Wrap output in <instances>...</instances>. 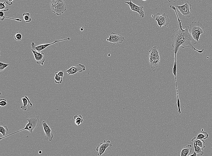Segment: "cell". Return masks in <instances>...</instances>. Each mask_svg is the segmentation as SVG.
I'll return each instance as SVG.
<instances>
[{
  "instance_id": "24",
  "label": "cell",
  "mask_w": 212,
  "mask_h": 156,
  "mask_svg": "<svg viewBox=\"0 0 212 156\" xmlns=\"http://www.w3.org/2000/svg\"><path fill=\"white\" fill-rule=\"evenodd\" d=\"M23 17L24 20L27 23H29L32 20V19L30 17V14L29 13H23Z\"/></svg>"
},
{
  "instance_id": "33",
  "label": "cell",
  "mask_w": 212,
  "mask_h": 156,
  "mask_svg": "<svg viewBox=\"0 0 212 156\" xmlns=\"http://www.w3.org/2000/svg\"><path fill=\"white\" fill-rule=\"evenodd\" d=\"M84 27H82L81 28V29H80V30L81 31H83L84 30Z\"/></svg>"
},
{
  "instance_id": "22",
  "label": "cell",
  "mask_w": 212,
  "mask_h": 156,
  "mask_svg": "<svg viewBox=\"0 0 212 156\" xmlns=\"http://www.w3.org/2000/svg\"><path fill=\"white\" fill-rule=\"evenodd\" d=\"M55 82L57 84H61L63 81V77H60L58 74V72H56L55 73Z\"/></svg>"
},
{
  "instance_id": "13",
  "label": "cell",
  "mask_w": 212,
  "mask_h": 156,
  "mask_svg": "<svg viewBox=\"0 0 212 156\" xmlns=\"http://www.w3.org/2000/svg\"><path fill=\"white\" fill-rule=\"evenodd\" d=\"M112 146V145L110 144V140H108L106 141L104 140L103 142L100 144L96 148V151L99 152L98 155L101 156L105 153L106 150L108 147Z\"/></svg>"
},
{
  "instance_id": "30",
  "label": "cell",
  "mask_w": 212,
  "mask_h": 156,
  "mask_svg": "<svg viewBox=\"0 0 212 156\" xmlns=\"http://www.w3.org/2000/svg\"><path fill=\"white\" fill-rule=\"evenodd\" d=\"M58 74L59 76L60 77L63 78L64 76V73L63 71H61L58 72Z\"/></svg>"
},
{
  "instance_id": "36",
  "label": "cell",
  "mask_w": 212,
  "mask_h": 156,
  "mask_svg": "<svg viewBox=\"0 0 212 156\" xmlns=\"http://www.w3.org/2000/svg\"><path fill=\"white\" fill-rule=\"evenodd\" d=\"M142 1H147V0H142Z\"/></svg>"
},
{
  "instance_id": "12",
  "label": "cell",
  "mask_w": 212,
  "mask_h": 156,
  "mask_svg": "<svg viewBox=\"0 0 212 156\" xmlns=\"http://www.w3.org/2000/svg\"><path fill=\"white\" fill-rule=\"evenodd\" d=\"M86 67L84 65L81 64L72 66L65 72L67 73L68 76L74 75L77 73L85 71Z\"/></svg>"
},
{
  "instance_id": "21",
  "label": "cell",
  "mask_w": 212,
  "mask_h": 156,
  "mask_svg": "<svg viewBox=\"0 0 212 156\" xmlns=\"http://www.w3.org/2000/svg\"><path fill=\"white\" fill-rule=\"evenodd\" d=\"M8 129L6 125H1L0 127V132L2 134L3 137L6 136L8 133Z\"/></svg>"
},
{
  "instance_id": "15",
  "label": "cell",
  "mask_w": 212,
  "mask_h": 156,
  "mask_svg": "<svg viewBox=\"0 0 212 156\" xmlns=\"http://www.w3.org/2000/svg\"><path fill=\"white\" fill-rule=\"evenodd\" d=\"M23 105L21 106L20 108L23 110L26 111L28 106V103L30 104V107L32 108L33 106L32 103L30 102L29 99L27 96H25V97L21 98Z\"/></svg>"
},
{
  "instance_id": "3",
  "label": "cell",
  "mask_w": 212,
  "mask_h": 156,
  "mask_svg": "<svg viewBox=\"0 0 212 156\" xmlns=\"http://www.w3.org/2000/svg\"><path fill=\"white\" fill-rule=\"evenodd\" d=\"M26 120L28 121V123L26 124L25 127L24 128L11 134L10 135L3 137L1 138L0 140H1L3 138L8 137L11 135L25 130H28L33 135V131L39 125L40 121V116L36 115H32L30 116Z\"/></svg>"
},
{
  "instance_id": "14",
  "label": "cell",
  "mask_w": 212,
  "mask_h": 156,
  "mask_svg": "<svg viewBox=\"0 0 212 156\" xmlns=\"http://www.w3.org/2000/svg\"><path fill=\"white\" fill-rule=\"evenodd\" d=\"M32 50L36 62V63L37 64L43 65L45 61L44 54L33 49H32Z\"/></svg>"
},
{
  "instance_id": "28",
  "label": "cell",
  "mask_w": 212,
  "mask_h": 156,
  "mask_svg": "<svg viewBox=\"0 0 212 156\" xmlns=\"http://www.w3.org/2000/svg\"><path fill=\"white\" fill-rule=\"evenodd\" d=\"M8 103L7 102V100L5 99H1L0 100V106L1 108L2 107L6 106L8 105Z\"/></svg>"
},
{
  "instance_id": "7",
  "label": "cell",
  "mask_w": 212,
  "mask_h": 156,
  "mask_svg": "<svg viewBox=\"0 0 212 156\" xmlns=\"http://www.w3.org/2000/svg\"><path fill=\"white\" fill-rule=\"evenodd\" d=\"M153 17L157 21V26H160V28L163 26L169 27L170 20L168 15L165 13L162 14L160 13H157Z\"/></svg>"
},
{
  "instance_id": "4",
  "label": "cell",
  "mask_w": 212,
  "mask_h": 156,
  "mask_svg": "<svg viewBox=\"0 0 212 156\" xmlns=\"http://www.w3.org/2000/svg\"><path fill=\"white\" fill-rule=\"evenodd\" d=\"M50 7L52 11L59 16L66 10V6L63 0H51Z\"/></svg>"
},
{
  "instance_id": "11",
  "label": "cell",
  "mask_w": 212,
  "mask_h": 156,
  "mask_svg": "<svg viewBox=\"0 0 212 156\" xmlns=\"http://www.w3.org/2000/svg\"><path fill=\"white\" fill-rule=\"evenodd\" d=\"M42 124L45 134V140L49 142H51L54 137V135L52 133L51 129L45 121H43Z\"/></svg>"
},
{
  "instance_id": "8",
  "label": "cell",
  "mask_w": 212,
  "mask_h": 156,
  "mask_svg": "<svg viewBox=\"0 0 212 156\" xmlns=\"http://www.w3.org/2000/svg\"><path fill=\"white\" fill-rule=\"evenodd\" d=\"M109 36L107 41L113 46L118 43H122L125 40V38L123 36L115 33L112 32Z\"/></svg>"
},
{
  "instance_id": "6",
  "label": "cell",
  "mask_w": 212,
  "mask_h": 156,
  "mask_svg": "<svg viewBox=\"0 0 212 156\" xmlns=\"http://www.w3.org/2000/svg\"><path fill=\"white\" fill-rule=\"evenodd\" d=\"M192 5L189 1H186L185 4L181 5H177L176 8L177 12L181 13L183 17L185 18H189L191 17L192 14L190 10L192 9Z\"/></svg>"
},
{
  "instance_id": "23",
  "label": "cell",
  "mask_w": 212,
  "mask_h": 156,
  "mask_svg": "<svg viewBox=\"0 0 212 156\" xmlns=\"http://www.w3.org/2000/svg\"><path fill=\"white\" fill-rule=\"evenodd\" d=\"M6 1L3 3H0V11L3 12L7 11L9 10V8L8 6L5 5Z\"/></svg>"
},
{
  "instance_id": "20",
  "label": "cell",
  "mask_w": 212,
  "mask_h": 156,
  "mask_svg": "<svg viewBox=\"0 0 212 156\" xmlns=\"http://www.w3.org/2000/svg\"><path fill=\"white\" fill-rule=\"evenodd\" d=\"M194 151H195L198 155V156L202 155L204 153L202 151V149L200 147L194 143Z\"/></svg>"
},
{
  "instance_id": "18",
  "label": "cell",
  "mask_w": 212,
  "mask_h": 156,
  "mask_svg": "<svg viewBox=\"0 0 212 156\" xmlns=\"http://www.w3.org/2000/svg\"><path fill=\"white\" fill-rule=\"evenodd\" d=\"M209 135L207 132L203 131V129H202L200 132L198 134L197 138L200 139H206L208 138Z\"/></svg>"
},
{
  "instance_id": "34",
  "label": "cell",
  "mask_w": 212,
  "mask_h": 156,
  "mask_svg": "<svg viewBox=\"0 0 212 156\" xmlns=\"http://www.w3.org/2000/svg\"><path fill=\"white\" fill-rule=\"evenodd\" d=\"M39 153L40 154H41L42 153V151H40L39 152Z\"/></svg>"
},
{
  "instance_id": "10",
  "label": "cell",
  "mask_w": 212,
  "mask_h": 156,
  "mask_svg": "<svg viewBox=\"0 0 212 156\" xmlns=\"http://www.w3.org/2000/svg\"><path fill=\"white\" fill-rule=\"evenodd\" d=\"M125 3L129 5L131 11H134L138 13L139 16L143 18L145 17V13L143 11L144 7L139 6L134 4L130 1L129 2H126Z\"/></svg>"
},
{
  "instance_id": "17",
  "label": "cell",
  "mask_w": 212,
  "mask_h": 156,
  "mask_svg": "<svg viewBox=\"0 0 212 156\" xmlns=\"http://www.w3.org/2000/svg\"><path fill=\"white\" fill-rule=\"evenodd\" d=\"M191 142L201 148L203 150L205 147V142L202 139H199L197 137H194L191 140Z\"/></svg>"
},
{
  "instance_id": "29",
  "label": "cell",
  "mask_w": 212,
  "mask_h": 156,
  "mask_svg": "<svg viewBox=\"0 0 212 156\" xmlns=\"http://www.w3.org/2000/svg\"><path fill=\"white\" fill-rule=\"evenodd\" d=\"M14 1V0H6V3L9 5H11L13 4L12 2Z\"/></svg>"
},
{
  "instance_id": "1",
  "label": "cell",
  "mask_w": 212,
  "mask_h": 156,
  "mask_svg": "<svg viewBox=\"0 0 212 156\" xmlns=\"http://www.w3.org/2000/svg\"><path fill=\"white\" fill-rule=\"evenodd\" d=\"M170 7L171 9L175 11L178 19V28L176 30H173L171 37L172 42V47L173 48V51L175 55L174 61H177V54L180 46L183 48H190L198 52L199 53H202L204 49L199 50L194 47L198 42L194 39L189 33V26H186L185 29H183L182 25V20H180L179 17L176 7L173 5H171Z\"/></svg>"
},
{
  "instance_id": "9",
  "label": "cell",
  "mask_w": 212,
  "mask_h": 156,
  "mask_svg": "<svg viewBox=\"0 0 212 156\" xmlns=\"http://www.w3.org/2000/svg\"><path fill=\"white\" fill-rule=\"evenodd\" d=\"M70 40L71 39L70 37H68L67 39L64 40H55L54 42L51 43L43 44H41V45H39L38 46H36V44H35V42H32L31 43V47L32 48V49L34 50L37 51L41 52L43 50L47 48L50 46L52 45V44H55L57 42H61L67 40Z\"/></svg>"
},
{
  "instance_id": "32",
  "label": "cell",
  "mask_w": 212,
  "mask_h": 156,
  "mask_svg": "<svg viewBox=\"0 0 212 156\" xmlns=\"http://www.w3.org/2000/svg\"><path fill=\"white\" fill-rule=\"evenodd\" d=\"M189 156H198V155L195 151H194L193 153L191 155H189Z\"/></svg>"
},
{
  "instance_id": "27",
  "label": "cell",
  "mask_w": 212,
  "mask_h": 156,
  "mask_svg": "<svg viewBox=\"0 0 212 156\" xmlns=\"http://www.w3.org/2000/svg\"><path fill=\"white\" fill-rule=\"evenodd\" d=\"M22 35L20 33H17L14 36V39L17 41H20L22 39Z\"/></svg>"
},
{
  "instance_id": "31",
  "label": "cell",
  "mask_w": 212,
  "mask_h": 156,
  "mask_svg": "<svg viewBox=\"0 0 212 156\" xmlns=\"http://www.w3.org/2000/svg\"><path fill=\"white\" fill-rule=\"evenodd\" d=\"M178 1V0H168V1L170 3L171 2L175 3Z\"/></svg>"
},
{
  "instance_id": "25",
  "label": "cell",
  "mask_w": 212,
  "mask_h": 156,
  "mask_svg": "<svg viewBox=\"0 0 212 156\" xmlns=\"http://www.w3.org/2000/svg\"><path fill=\"white\" fill-rule=\"evenodd\" d=\"M4 13L3 11H0V19L2 21H3L5 18H8L9 19H11L12 20H16L17 21H19L21 22L22 21L21 19L19 18H14L10 17H6L4 16Z\"/></svg>"
},
{
  "instance_id": "19",
  "label": "cell",
  "mask_w": 212,
  "mask_h": 156,
  "mask_svg": "<svg viewBox=\"0 0 212 156\" xmlns=\"http://www.w3.org/2000/svg\"><path fill=\"white\" fill-rule=\"evenodd\" d=\"M74 118L75 120V123L76 125L79 126L82 124L83 121V119L81 115H76Z\"/></svg>"
},
{
  "instance_id": "16",
  "label": "cell",
  "mask_w": 212,
  "mask_h": 156,
  "mask_svg": "<svg viewBox=\"0 0 212 156\" xmlns=\"http://www.w3.org/2000/svg\"><path fill=\"white\" fill-rule=\"evenodd\" d=\"M192 150V145H188L184 147L181 150L180 155L181 156H187L189 154L191 153Z\"/></svg>"
},
{
  "instance_id": "26",
  "label": "cell",
  "mask_w": 212,
  "mask_h": 156,
  "mask_svg": "<svg viewBox=\"0 0 212 156\" xmlns=\"http://www.w3.org/2000/svg\"><path fill=\"white\" fill-rule=\"evenodd\" d=\"M10 64H8L2 62H0V72H3L8 66L10 65Z\"/></svg>"
},
{
  "instance_id": "35",
  "label": "cell",
  "mask_w": 212,
  "mask_h": 156,
  "mask_svg": "<svg viewBox=\"0 0 212 156\" xmlns=\"http://www.w3.org/2000/svg\"><path fill=\"white\" fill-rule=\"evenodd\" d=\"M206 58L207 59H211V60H212V59H211L209 57H206Z\"/></svg>"
},
{
  "instance_id": "2",
  "label": "cell",
  "mask_w": 212,
  "mask_h": 156,
  "mask_svg": "<svg viewBox=\"0 0 212 156\" xmlns=\"http://www.w3.org/2000/svg\"><path fill=\"white\" fill-rule=\"evenodd\" d=\"M189 31L194 39L197 42L200 39V35H203L206 33L205 28L200 20L198 22H192L189 26Z\"/></svg>"
},
{
  "instance_id": "5",
  "label": "cell",
  "mask_w": 212,
  "mask_h": 156,
  "mask_svg": "<svg viewBox=\"0 0 212 156\" xmlns=\"http://www.w3.org/2000/svg\"><path fill=\"white\" fill-rule=\"evenodd\" d=\"M149 63L152 69L158 67L160 62V57L158 48L155 46L149 51Z\"/></svg>"
}]
</instances>
